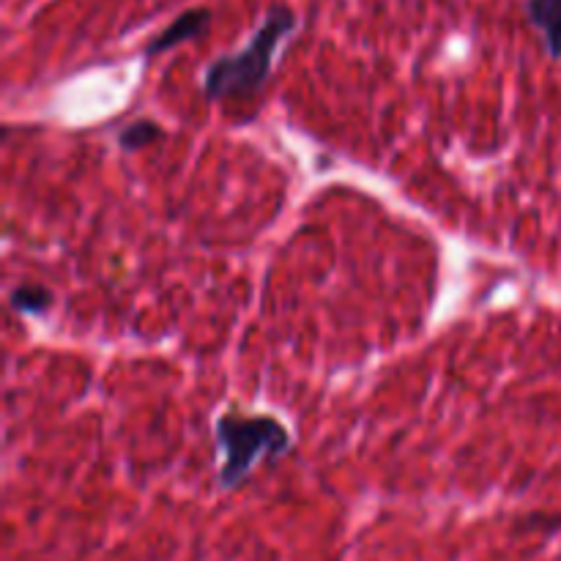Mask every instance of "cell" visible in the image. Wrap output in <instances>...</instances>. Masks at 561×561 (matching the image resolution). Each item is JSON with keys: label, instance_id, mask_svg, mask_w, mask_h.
<instances>
[{"label": "cell", "instance_id": "cell-6", "mask_svg": "<svg viewBox=\"0 0 561 561\" xmlns=\"http://www.w3.org/2000/svg\"><path fill=\"white\" fill-rule=\"evenodd\" d=\"M159 137H162V126L153 124V121H135V124L121 129L118 142L126 151H137V148H146L148 142L159 140Z\"/></svg>", "mask_w": 561, "mask_h": 561}, {"label": "cell", "instance_id": "cell-5", "mask_svg": "<svg viewBox=\"0 0 561 561\" xmlns=\"http://www.w3.org/2000/svg\"><path fill=\"white\" fill-rule=\"evenodd\" d=\"M49 305H53V294L42 285H20L11 294V307L25 312V316H42L49 310Z\"/></svg>", "mask_w": 561, "mask_h": 561}, {"label": "cell", "instance_id": "cell-4", "mask_svg": "<svg viewBox=\"0 0 561 561\" xmlns=\"http://www.w3.org/2000/svg\"><path fill=\"white\" fill-rule=\"evenodd\" d=\"M526 16L546 38L553 60H561V0H526Z\"/></svg>", "mask_w": 561, "mask_h": 561}, {"label": "cell", "instance_id": "cell-3", "mask_svg": "<svg viewBox=\"0 0 561 561\" xmlns=\"http://www.w3.org/2000/svg\"><path fill=\"white\" fill-rule=\"evenodd\" d=\"M208 27H211V11L208 9L184 11V14L175 16V20L170 22V25L164 27L151 44H148L146 55L148 58H153V55L164 53V49H173L175 44H184V42H192V38L206 36Z\"/></svg>", "mask_w": 561, "mask_h": 561}, {"label": "cell", "instance_id": "cell-1", "mask_svg": "<svg viewBox=\"0 0 561 561\" xmlns=\"http://www.w3.org/2000/svg\"><path fill=\"white\" fill-rule=\"evenodd\" d=\"M296 25H299L296 11L285 3H274L239 53L222 55L208 66L203 77V93L214 102H225V99L252 96L261 91L274 69L277 49L296 31Z\"/></svg>", "mask_w": 561, "mask_h": 561}, {"label": "cell", "instance_id": "cell-2", "mask_svg": "<svg viewBox=\"0 0 561 561\" xmlns=\"http://www.w3.org/2000/svg\"><path fill=\"white\" fill-rule=\"evenodd\" d=\"M217 447L222 453L219 485L239 488L263 460L283 458L290 449V433L274 416L222 414L214 425Z\"/></svg>", "mask_w": 561, "mask_h": 561}]
</instances>
